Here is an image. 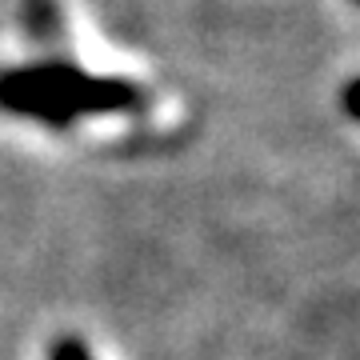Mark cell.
<instances>
[{"label":"cell","mask_w":360,"mask_h":360,"mask_svg":"<svg viewBox=\"0 0 360 360\" xmlns=\"http://www.w3.org/2000/svg\"><path fill=\"white\" fill-rule=\"evenodd\" d=\"M52 360H92V356H89V345L84 340L65 336V340H56V348H52Z\"/></svg>","instance_id":"obj_2"},{"label":"cell","mask_w":360,"mask_h":360,"mask_svg":"<svg viewBox=\"0 0 360 360\" xmlns=\"http://www.w3.org/2000/svg\"><path fill=\"white\" fill-rule=\"evenodd\" d=\"M144 104L148 101L136 84L96 80L68 60H44L32 68L0 72V108L56 124V129L89 112H136Z\"/></svg>","instance_id":"obj_1"}]
</instances>
